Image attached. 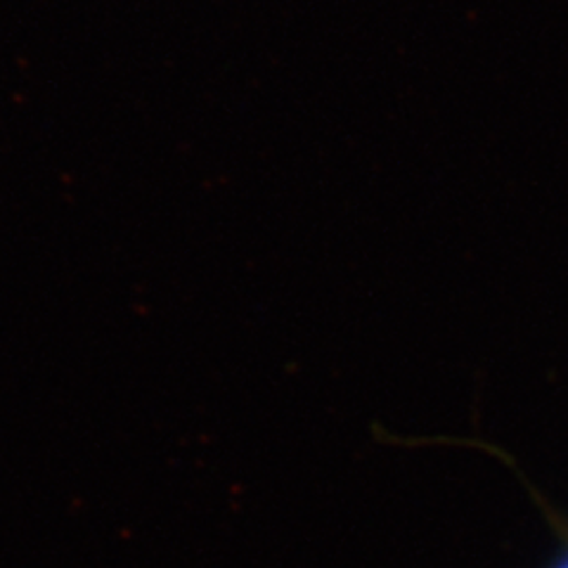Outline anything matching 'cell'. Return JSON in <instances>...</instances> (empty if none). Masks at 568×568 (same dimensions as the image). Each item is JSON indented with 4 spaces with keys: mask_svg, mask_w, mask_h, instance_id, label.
Segmentation results:
<instances>
[{
    "mask_svg": "<svg viewBox=\"0 0 568 568\" xmlns=\"http://www.w3.org/2000/svg\"><path fill=\"white\" fill-rule=\"evenodd\" d=\"M555 568H568V555L559 564H555Z\"/></svg>",
    "mask_w": 568,
    "mask_h": 568,
    "instance_id": "obj_1",
    "label": "cell"
}]
</instances>
